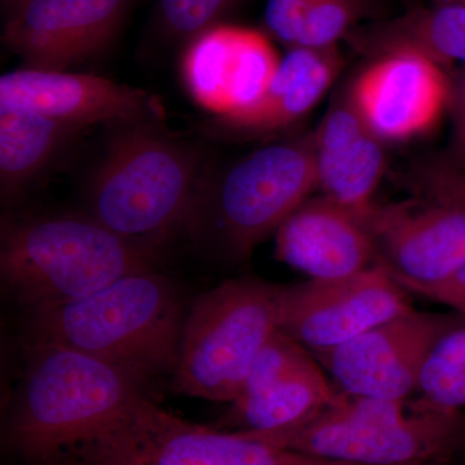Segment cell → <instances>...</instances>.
I'll list each match as a JSON object with an SVG mask.
<instances>
[{
    "mask_svg": "<svg viewBox=\"0 0 465 465\" xmlns=\"http://www.w3.org/2000/svg\"><path fill=\"white\" fill-rule=\"evenodd\" d=\"M57 465H356L290 451L183 420L137 397Z\"/></svg>",
    "mask_w": 465,
    "mask_h": 465,
    "instance_id": "obj_8",
    "label": "cell"
},
{
    "mask_svg": "<svg viewBox=\"0 0 465 465\" xmlns=\"http://www.w3.org/2000/svg\"><path fill=\"white\" fill-rule=\"evenodd\" d=\"M419 399L407 405L412 411H463L465 409V322L450 331L425 363Z\"/></svg>",
    "mask_w": 465,
    "mask_h": 465,
    "instance_id": "obj_22",
    "label": "cell"
},
{
    "mask_svg": "<svg viewBox=\"0 0 465 465\" xmlns=\"http://www.w3.org/2000/svg\"><path fill=\"white\" fill-rule=\"evenodd\" d=\"M84 128L50 116L0 104V185L12 198L38 176Z\"/></svg>",
    "mask_w": 465,
    "mask_h": 465,
    "instance_id": "obj_21",
    "label": "cell"
},
{
    "mask_svg": "<svg viewBox=\"0 0 465 465\" xmlns=\"http://www.w3.org/2000/svg\"><path fill=\"white\" fill-rule=\"evenodd\" d=\"M275 258L312 280L347 277L378 262L362 220L324 195L305 201L277 229Z\"/></svg>",
    "mask_w": 465,
    "mask_h": 465,
    "instance_id": "obj_16",
    "label": "cell"
},
{
    "mask_svg": "<svg viewBox=\"0 0 465 465\" xmlns=\"http://www.w3.org/2000/svg\"><path fill=\"white\" fill-rule=\"evenodd\" d=\"M281 60L266 34L219 23L189 41L180 73L191 99L223 118L258 103Z\"/></svg>",
    "mask_w": 465,
    "mask_h": 465,
    "instance_id": "obj_12",
    "label": "cell"
},
{
    "mask_svg": "<svg viewBox=\"0 0 465 465\" xmlns=\"http://www.w3.org/2000/svg\"><path fill=\"white\" fill-rule=\"evenodd\" d=\"M452 465H465V452L464 454H461L460 457L457 459V461Z\"/></svg>",
    "mask_w": 465,
    "mask_h": 465,
    "instance_id": "obj_29",
    "label": "cell"
},
{
    "mask_svg": "<svg viewBox=\"0 0 465 465\" xmlns=\"http://www.w3.org/2000/svg\"><path fill=\"white\" fill-rule=\"evenodd\" d=\"M357 51L376 57L390 52H414L440 67L465 66V5H432L409 9L348 34Z\"/></svg>",
    "mask_w": 465,
    "mask_h": 465,
    "instance_id": "obj_19",
    "label": "cell"
},
{
    "mask_svg": "<svg viewBox=\"0 0 465 465\" xmlns=\"http://www.w3.org/2000/svg\"><path fill=\"white\" fill-rule=\"evenodd\" d=\"M182 291L154 269L91 295L29 312L30 344H60L106 361L143 385L173 376L186 317Z\"/></svg>",
    "mask_w": 465,
    "mask_h": 465,
    "instance_id": "obj_1",
    "label": "cell"
},
{
    "mask_svg": "<svg viewBox=\"0 0 465 465\" xmlns=\"http://www.w3.org/2000/svg\"><path fill=\"white\" fill-rule=\"evenodd\" d=\"M127 0H12L3 42L25 66L66 70L103 50Z\"/></svg>",
    "mask_w": 465,
    "mask_h": 465,
    "instance_id": "obj_14",
    "label": "cell"
},
{
    "mask_svg": "<svg viewBox=\"0 0 465 465\" xmlns=\"http://www.w3.org/2000/svg\"><path fill=\"white\" fill-rule=\"evenodd\" d=\"M338 47H291L268 90L258 103L217 125L240 133L266 134L282 130L308 114L320 103L341 72Z\"/></svg>",
    "mask_w": 465,
    "mask_h": 465,
    "instance_id": "obj_18",
    "label": "cell"
},
{
    "mask_svg": "<svg viewBox=\"0 0 465 465\" xmlns=\"http://www.w3.org/2000/svg\"><path fill=\"white\" fill-rule=\"evenodd\" d=\"M432 5H465V0H430Z\"/></svg>",
    "mask_w": 465,
    "mask_h": 465,
    "instance_id": "obj_28",
    "label": "cell"
},
{
    "mask_svg": "<svg viewBox=\"0 0 465 465\" xmlns=\"http://www.w3.org/2000/svg\"><path fill=\"white\" fill-rule=\"evenodd\" d=\"M9 2H12V0H5V5H7Z\"/></svg>",
    "mask_w": 465,
    "mask_h": 465,
    "instance_id": "obj_30",
    "label": "cell"
},
{
    "mask_svg": "<svg viewBox=\"0 0 465 465\" xmlns=\"http://www.w3.org/2000/svg\"><path fill=\"white\" fill-rule=\"evenodd\" d=\"M280 284L234 278L192 302L183 321L176 396L232 403L259 351L277 329Z\"/></svg>",
    "mask_w": 465,
    "mask_h": 465,
    "instance_id": "obj_7",
    "label": "cell"
},
{
    "mask_svg": "<svg viewBox=\"0 0 465 465\" xmlns=\"http://www.w3.org/2000/svg\"><path fill=\"white\" fill-rule=\"evenodd\" d=\"M335 393L336 388L330 385L316 358L311 356L281 378L237 397L215 428L264 433L291 427L326 405Z\"/></svg>",
    "mask_w": 465,
    "mask_h": 465,
    "instance_id": "obj_20",
    "label": "cell"
},
{
    "mask_svg": "<svg viewBox=\"0 0 465 465\" xmlns=\"http://www.w3.org/2000/svg\"><path fill=\"white\" fill-rule=\"evenodd\" d=\"M118 124L88 183V215L157 249L185 224L203 179L202 152L166 133L161 119Z\"/></svg>",
    "mask_w": 465,
    "mask_h": 465,
    "instance_id": "obj_3",
    "label": "cell"
},
{
    "mask_svg": "<svg viewBox=\"0 0 465 465\" xmlns=\"http://www.w3.org/2000/svg\"><path fill=\"white\" fill-rule=\"evenodd\" d=\"M157 249L134 243L91 215L3 220L0 274L27 311L91 295L125 275L154 269Z\"/></svg>",
    "mask_w": 465,
    "mask_h": 465,
    "instance_id": "obj_4",
    "label": "cell"
},
{
    "mask_svg": "<svg viewBox=\"0 0 465 465\" xmlns=\"http://www.w3.org/2000/svg\"><path fill=\"white\" fill-rule=\"evenodd\" d=\"M242 433V432H240ZM277 448L356 465H452L465 452L464 411H412L406 401L336 390L291 427L243 433Z\"/></svg>",
    "mask_w": 465,
    "mask_h": 465,
    "instance_id": "obj_5",
    "label": "cell"
},
{
    "mask_svg": "<svg viewBox=\"0 0 465 465\" xmlns=\"http://www.w3.org/2000/svg\"><path fill=\"white\" fill-rule=\"evenodd\" d=\"M411 311L407 291L376 262L347 277L280 286L277 329L313 353Z\"/></svg>",
    "mask_w": 465,
    "mask_h": 465,
    "instance_id": "obj_10",
    "label": "cell"
},
{
    "mask_svg": "<svg viewBox=\"0 0 465 465\" xmlns=\"http://www.w3.org/2000/svg\"><path fill=\"white\" fill-rule=\"evenodd\" d=\"M360 15L357 0H309L295 47H335L348 35Z\"/></svg>",
    "mask_w": 465,
    "mask_h": 465,
    "instance_id": "obj_23",
    "label": "cell"
},
{
    "mask_svg": "<svg viewBox=\"0 0 465 465\" xmlns=\"http://www.w3.org/2000/svg\"><path fill=\"white\" fill-rule=\"evenodd\" d=\"M308 5L309 0H268L265 24L272 35L289 48L295 47Z\"/></svg>",
    "mask_w": 465,
    "mask_h": 465,
    "instance_id": "obj_25",
    "label": "cell"
},
{
    "mask_svg": "<svg viewBox=\"0 0 465 465\" xmlns=\"http://www.w3.org/2000/svg\"><path fill=\"white\" fill-rule=\"evenodd\" d=\"M354 108L382 142L424 136L450 108L451 78L414 52L372 57L348 87Z\"/></svg>",
    "mask_w": 465,
    "mask_h": 465,
    "instance_id": "obj_13",
    "label": "cell"
},
{
    "mask_svg": "<svg viewBox=\"0 0 465 465\" xmlns=\"http://www.w3.org/2000/svg\"><path fill=\"white\" fill-rule=\"evenodd\" d=\"M399 282V281H397ZM410 293L451 308L465 318V262L448 277L430 283L399 282Z\"/></svg>",
    "mask_w": 465,
    "mask_h": 465,
    "instance_id": "obj_26",
    "label": "cell"
},
{
    "mask_svg": "<svg viewBox=\"0 0 465 465\" xmlns=\"http://www.w3.org/2000/svg\"><path fill=\"white\" fill-rule=\"evenodd\" d=\"M316 188L314 134L271 143L204 176L183 231L211 255L243 262Z\"/></svg>",
    "mask_w": 465,
    "mask_h": 465,
    "instance_id": "obj_6",
    "label": "cell"
},
{
    "mask_svg": "<svg viewBox=\"0 0 465 465\" xmlns=\"http://www.w3.org/2000/svg\"><path fill=\"white\" fill-rule=\"evenodd\" d=\"M318 188L362 219L374 204L385 171L382 140L351 103L349 92L333 101L314 133Z\"/></svg>",
    "mask_w": 465,
    "mask_h": 465,
    "instance_id": "obj_17",
    "label": "cell"
},
{
    "mask_svg": "<svg viewBox=\"0 0 465 465\" xmlns=\"http://www.w3.org/2000/svg\"><path fill=\"white\" fill-rule=\"evenodd\" d=\"M232 0H158L162 25L173 38L191 41L219 18Z\"/></svg>",
    "mask_w": 465,
    "mask_h": 465,
    "instance_id": "obj_24",
    "label": "cell"
},
{
    "mask_svg": "<svg viewBox=\"0 0 465 465\" xmlns=\"http://www.w3.org/2000/svg\"><path fill=\"white\" fill-rule=\"evenodd\" d=\"M29 351L7 439L35 463H61L145 394L134 376L76 349L43 342Z\"/></svg>",
    "mask_w": 465,
    "mask_h": 465,
    "instance_id": "obj_2",
    "label": "cell"
},
{
    "mask_svg": "<svg viewBox=\"0 0 465 465\" xmlns=\"http://www.w3.org/2000/svg\"><path fill=\"white\" fill-rule=\"evenodd\" d=\"M465 322L459 313L411 311L372 327L339 347L312 356L338 390L354 396L406 401L440 341Z\"/></svg>",
    "mask_w": 465,
    "mask_h": 465,
    "instance_id": "obj_11",
    "label": "cell"
},
{
    "mask_svg": "<svg viewBox=\"0 0 465 465\" xmlns=\"http://www.w3.org/2000/svg\"><path fill=\"white\" fill-rule=\"evenodd\" d=\"M409 198L372 204L362 223L399 282L430 283L465 262V171L450 159L416 177Z\"/></svg>",
    "mask_w": 465,
    "mask_h": 465,
    "instance_id": "obj_9",
    "label": "cell"
},
{
    "mask_svg": "<svg viewBox=\"0 0 465 465\" xmlns=\"http://www.w3.org/2000/svg\"><path fill=\"white\" fill-rule=\"evenodd\" d=\"M0 104L33 110L79 128L162 118L154 97L139 88L103 76L27 66L0 78Z\"/></svg>",
    "mask_w": 465,
    "mask_h": 465,
    "instance_id": "obj_15",
    "label": "cell"
},
{
    "mask_svg": "<svg viewBox=\"0 0 465 465\" xmlns=\"http://www.w3.org/2000/svg\"><path fill=\"white\" fill-rule=\"evenodd\" d=\"M450 112L452 115L451 153L449 159L465 171V66L451 78V100Z\"/></svg>",
    "mask_w": 465,
    "mask_h": 465,
    "instance_id": "obj_27",
    "label": "cell"
}]
</instances>
